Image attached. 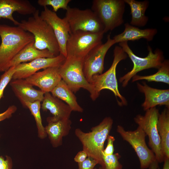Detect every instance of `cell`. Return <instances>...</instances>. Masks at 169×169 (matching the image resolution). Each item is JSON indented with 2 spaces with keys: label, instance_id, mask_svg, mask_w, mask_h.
Wrapping results in <instances>:
<instances>
[{
  "label": "cell",
  "instance_id": "cell-1",
  "mask_svg": "<svg viewBox=\"0 0 169 169\" xmlns=\"http://www.w3.org/2000/svg\"><path fill=\"white\" fill-rule=\"evenodd\" d=\"M0 72L24 47L34 41L33 36L20 27L0 24Z\"/></svg>",
  "mask_w": 169,
  "mask_h": 169
},
{
  "label": "cell",
  "instance_id": "cell-2",
  "mask_svg": "<svg viewBox=\"0 0 169 169\" xmlns=\"http://www.w3.org/2000/svg\"><path fill=\"white\" fill-rule=\"evenodd\" d=\"M113 123L110 117L105 118L97 125L91 128V131H83L76 128L74 134L82 144L83 150L91 157L98 161L103 168L104 164L102 153L104 149V144L110 132Z\"/></svg>",
  "mask_w": 169,
  "mask_h": 169
},
{
  "label": "cell",
  "instance_id": "cell-3",
  "mask_svg": "<svg viewBox=\"0 0 169 169\" xmlns=\"http://www.w3.org/2000/svg\"><path fill=\"white\" fill-rule=\"evenodd\" d=\"M27 20L19 22L17 26L33 34L36 49H47L55 56L58 55L59 46L52 28L41 18L38 9Z\"/></svg>",
  "mask_w": 169,
  "mask_h": 169
},
{
  "label": "cell",
  "instance_id": "cell-4",
  "mask_svg": "<svg viewBox=\"0 0 169 169\" xmlns=\"http://www.w3.org/2000/svg\"><path fill=\"white\" fill-rule=\"evenodd\" d=\"M114 59L110 68L105 72L93 76L89 82L92 86L95 94L98 98L101 91L103 90L111 91L116 97L120 106H126L127 101L126 98L120 93L119 90L116 76V69L118 63L126 59L128 56L120 46L115 47L113 51Z\"/></svg>",
  "mask_w": 169,
  "mask_h": 169
},
{
  "label": "cell",
  "instance_id": "cell-5",
  "mask_svg": "<svg viewBox=\"0 0 169 169\" xmlns=\"http://www.w3.org/2000/svg\"><path fill=\"white\" fill-rule=\"evenodd\" d=\"M84 59L67 56L59 67V72L62 79L74 93L83 88L89 92L91 99L94 101L98 98L92 86L84 77L83 71Z\"/></svg>",
  "mask_w": 169,
  "mask_h": 169
},
{
  "label": "cell",
  "instance_id": "cell-6",
  "mask_svg": "<svg viewBox=\"0 0 169 169\" xmlns=\"http://www.w3.org/2000/svg\"><path fill=\"white\" fill-rule=\"evenodd\" d=\"M125 8L124 0H94L91 9L101 23L105 33L124 23Z\"/></svg>",
  "mask_w": 169,
  "mask_h": 169
},
{
  "label": "cell",
  "instance_id": "cell-7",
  "mask_svg": "<svg viewBox=\"0 0 169 169\" xmlns=\"http://www.w3.org/2000/svg\"><path fill=\"white\" fill-rule=\"evenodd\" d=\"M119 45L133 63L132 69L119 79L123 87H126L132 78L142 70L154 68L158 69L164 60L163 53L159 49L153 51L151 48L147 47L148 55L145 57H139L135 55L129 46L127 42L119 43Z\"/></svg>",
  "mask_w": 169,
  "mask_h": 169
},
{
  "label": "cell",
  "instance_id": "cell-8",
  "mask_svg": "<svg viewBox=\"0 0 169 169\" xmlns=\"http://www.w3.org/2000/svg\"><path fill=\"white\" fill-rule=\"evenodd\" d=\"M159 114L158 109L155 107L146 110L143 115H137L134 120L148 136L149 146L154 154L157 161L161 163L164 162L165 158L162 151L160 138L157 127Z\"/></svg>",
  "mask_w": 169,
  "mask_h": 169
},
{
  "label": "cell",
  "instance_id": "cell-9",
  "mask_svg": "<svg viewBox=\"0 0 169 169\" xmlns=\"http://www.w3.org/2000/svg\"><path fill=\"white\" fill-rule=\"evenodd\" d=\"M116 131L134 150L139 158L141 169L148 168L153 162L156 161L154 154L146 144V135L141 127L138 126L134 131H126L122 126L118 125Z\"/></svg>",
  "mask_w": 169,
  "mask_h": 169
},
{
  "label": "cell",
  "instance_id": "cell-10",
  "mask_svg": "<svg viewBox=\"0 0 169 169\" xmlns=\"http://www.w3.org/2000/svg\"><path fill=\"white\" fill-rule=\"evenodd\" d=\"M104 33L82 31L71 33L66 44L67 56L84 59L91 50L102 43Z\"/></svg>",
  "mask_w": 169,
  "mask_h": 169
},
{
  "label": "cell",
  "instance_id": "cell-11",
  "mask_svg": "<svg viewBox=\"0 0 169 169\" xmlns=\"http://www.w3.org/2000/svg\"><path fill=\"white\" fill-rule=\"evenodd\" d=\"M66 11L64 18L69 24L70 33L77 31L104 32L102 24L91 9L81 10L68 6Z\"/></svg>",
  "mask_w": 169,
  "mask_h": 169
},
{
  "label": "cell",
  "instance_id": "cell-12",
  "mask_svg": "<svg viewBox=\"0 0 169 169\" xmlns=\"http://www.w3.org/2000/svg\"><path fill=\"white\" fill-rule=\"evenodd\" d=\"M115 44L110 34L104 44L97 45L91 50L83 60V71L86 79L89 82L92 77L101 74L104 70V62L105 55L109 49Z\"/></svg>",
  "mask_w": 169,
  "mask_h": 169
},
{
  "label": "cell",
  "instance_id": "cell-13",
  "mask_svg": "<svg viewBox=\"0 0 169 169\" xmlns=\"http://www.w3.org/2000/svg\"><path fill=\"white\" fill-rule=\"evenodd\" d=\"M40 15L52 28L59 46L60 54L66 58V44L70 31L66 19L60 18L47 7H44Z\"/></svg>",
  "mask_w": 169,
  "mask_h": 169
},
{
  "label": "cell",
  "instance_id": "cell-14",
  "mask_svg": "<svg viewBox=\"0 0 169 169\" xmlns=\"http://www.w3.org/2000/svg\"><path fill=\"white\" fill-rule=\"evenodd\" d=\"M66 58L61 54L52 58H39L28 63H22L15 66L12 79H25L41 69L59 67Z\"/></svg>",
  "mask_w": 169,
  "mask_h": 169
},
{
  "label": "cell",
  "instance_id": "cell-15",
  "mask_svg": "<svg viewBox=\"0 0 169 169\" xmlns=\"http://www.w3.org/2000/svg\"><path fill=\"white\" fill-rule=\"evenodd\" d=\"M59 68L52 67L45 69L36 72L25 79L33 86L39 87L44 92H51L62 79Z\"/></svg>",
  "mask_w": 169,
  "mask_h": 169
},
{
  "label": "cell",
  "instance_id": "cell-16",
  "mask_svg": "<svg viewBox=\"0 0 169 169\" xmlns=\"http://www.w3.org/2000/svg\"><path fill=\"white\" fill-rule=\"evenodd\" d=\"M139 91L143 93L145 100L141 106L146 110L157 105H164L169 108V89H159L151 87L146 82L137 83Z\"/></svg>",
  "mask_w": 169,
  "mask_h": 169
},
{
  "label": "cell",
  "instance_id": "cell-17",
  "mask_svg": "<svg viewBox=\"0 0 169 169\" xmlns=\"http://www.w3.org/2000/svg\"><path fill=\"white\" fill-rule=\"evenodd\" d=\"M47 125L45 129L52 146L58 147L62 145L63 137L67 136L71 129L69 119H57L54 116L47 118Z\"/></svg>",
  "mask_w": 169,
  "mask_h": 169
},
{
  "label": "cell",
  "instance_id": "cell-18",
  "mask_svg": "<svg viewBox=\"0 0 169 169\" xmlns=\"http://www.w3.org/2000/svg\"><path fill=\"white\" fill-rule=\"evenodd\" d=\"M10 85L14 93L23 105L25 101L42 102L45 93L37 90L25 79H18L11 81Z\"/></svg>",
  "mask_w": 169,
  "mask_h": 169
},
{
  "label": "cell",
  "instance_id": "cell-19",
  "mask_svg": "<svg viewBox=\"0 0 169 169\" xmlns=\"http://www.w3.org/2000/svg\"><path fill=\"white\" fill-rule=\"evenodd\" d=\"M34 44V41L30 43L18 53L8 63L6 71L12 66L29 62L38 58L55 57L48 50H40L36 49Z\"/></svg>",
  "mask_w": 169,
  "mask_h": 169
},
{
  "label": "cell",
  "instance_id": "cell-20",
  "mask_svg": "<svg viewBox=\"0 0 169 169\" xmlns=\"http://www.w3.org/2000/svg\"><path fill=\"white\" fill-rule=\"evenodd\" d=\"M123 32L115 35L113 38L115 44L129 41H134L143 38L148 41H151L157 33L156 28H149L144 29L132 26L128 23L124 24Z\"/></svg>",
  "mask_w": 169,
  "mask_h": 169
},
{
  "label": "cell",
  "instance_id": "cell-21",
  "mask_svg": "<svg viewBox=\"0 0 169 169\" xmlns=\"http://www.w3.org/2000/svg\"><path fill=\"white\" fill-rule=\"evenodd\" d=\"M42 102L41 108L43 111L49 110L57 119H69L72 111L69 106L49 92L44 93Z\"/></svg>",
  "mask_w": 169,
  "mask_h": 169
},
{
  "label": "cell",
  "instance_id": "cell-22",
  "mask_svg": "<svg viewBox=\"0 0 169 169\" xmlns=\"http://www.w3.org/2000/svg\"><path fill=\"white\" fill-rule=\"evenodd\" d=\"M125 3L128 4L130 8L131 16L130 24L132 26L144 27L147 23L149 18L145 15V12L148 7V0L137 1L135 0H124Z\"/></svg>",
  "mask_w": 169,
  "mask_h": 169
},
{
  "label": "cell",
  "instance_id": "cell-23",
  "mask_svg": "<svg viewBox=\"0 0 169 169\" xmlns=\"http://www.w3.org/2000/svg\"><path fill=\"white\" fill-rule=\"evenodd\" d=\"M51 92L53 96L64 102L72 111L81 113L83 111V109L78 103L74 92L62 79Z\"/></svg>",
  "mask_w": 169,
  "mask_h": 169
},
{
  "label": "cell",
  "instance_id": "cell-24",
  "mask_svg": "<svg viewBox=\"0 0 169 169\" xmlns=\"http://www.w3.org/2000/svg\"><path fill=\"white\" fill-rule=\"evenodd\" d=\"M157 127L162 153L165 158H169V108L166 107L159 114Z\"/></svg>",
  "mask_w": 169,
  "mask_h": 169
},
{
  "label": "cell",
  "instance_id": "cell-25",
  "mask_svg": "<svg viewBox=\"0 0 169 169\" xmlns=\"http://www.w3.org/2000/svg\"><path fill=\"white\" fill-rule=\"evenodd\" d=\"M132 82L145 80L147 81L161 82L169 84V61L164 60L158 71L153 74L141 76L136 74L132 78Z\"/></svg>",
  "mask_w": 169,
  "mask_h": 169
},
{
  "label": "cell",
  "instance_id": "cell-26",
  "mask_svg": "<svg viewBox=\"0 0 169 169\" xmlns=\"http://www.w3.org/2000/svg\"><path fill=\"white\" fill-rule=\"evenodd\" d=\"M41 102L39 101L33 102L25 101L23 105L29 109L34 118L38 129V137L41 139H44L47 136V135L42 123L40 113Z\"/></svg>",
  "mask_w": 169,
  "mask_h": 169
},
{
  "label": "cell",
  "instance_id": "cell-27",
  "mask_svg": "<svg viewBox=\"0 0 169 169\" xmlns=\"http://www.w3.org/2000/svg\"><path fill=\"white\" fill-rule=\"evenodd\" d=\"M120 157V155L118 153L109 155L102 154L104 164L103 169H122V165L119 161Z\"/></svg>",
  "mask_w": 169,
  "mask_h": 169
},
{
  "label": "cell",
  "instance_id": "cell-28",
  "mask_svg": "<svg viewBox=\"0 0 169 169\" xmlns=\"http://www.w3.org/2000/svg\"><path fill=\"white\" fill-rule=\"evenodd\" d=\"M70 0H38V4L41 6L45 7L50 6L53 8V11L56 13L60 9L66 10L68 7V3Z\"/></svg>",
  "mask_w": 169,
  "mask_h": 169
},
{
  "label": "cell",
  "instance_id": "cell-29",
  "mask_svg": "<svg viewBox=\"0 0 169 169\" xmlns=\"http://www.w3.org/2000/svg\"><path fill=\"white\" fill-rule=\"evenodd\" d=\"M15 66H12L4 72L0 77V102L3 96L4 90L8 84L13 78V75L15 72Z\"/></svg>",
  "mask_w": 169,
  "mask_h": 169
},
{
  "label": "cell",
  "instance_id": "cell-30",
  "mask_svg": "<svg viewBox=\"0 0 169 169\" xmlns=\"http://www.w3.org/2000/svg\"><path fill=\"white\" fill-rule=\"evenodd\" d=\"M78 164V169H94L98 163L95 160L88 156L84 161Z\"/></svg>",
  "mask_w": 169,
  "mask_h": 169
},
{
  "label": "cell",
  "instance_id": "cell-31",
  "mask_svg": "<svg viewBox=\"0 0 169 169\" xmlns=\"http://www.w3.org/2000/svg\"><path fill=\"white\" fill-rule=\"evenodd\" d=\"M107 140V144L105 149H104L102 154L106 155H109L114 154V143L115 139L113 136L109 135Z\"/></svg>",
  "mask_w": 169,
  "mask_h": 169
},
{
  "label": "cell",
  "instance_id": "cell-32",
  "mask_svg": "<svg viewBox=\"0 0 169 169\" xmlns=\"http://www.w3.org/2000/svg\"><path fill=\"white\" fill-rule=\"evenodd\" d=\"M6 158L0 156V169H13V163L11 158L6 156Z\"/></svg>",
  "mask_w": 169,
  "mask_h": 169
},
{
  "label": "cell",
  "instance_id": "cell-33",
  "mask_svg": "<svg viewBox=\"0 0 169 169\" xmlns=\"http://www.w3.org/2000/svg\"><path fill=\"white\" fill-rule=\"evenodd\" d=\"M17 110V107L14 105L9 106L5 111L0 113V121L10 118Z\"/></svg>",
  "mask_w": 169,
  "mask_h": 169
},
{
  "label": "cell",
  "instance_id": "cell-34",
  "mask_svg": "<svg viewBox=\"0 0 169 169\" xmlns=\"http://www.w3.org/2000/svg\"><path fill=\"white\" fill-rule=\"evenodd\" d=\"M87 157V153L82 150L77 153L74 158V160L78 163H80L84 161Z\"/></svg>",
  "mask_w": 169,
  "mask_h": 169
},
{
  "label": "cell",
  "instance_id": "cell-35",
  "mask_svg": "<svg viewBox=\"0 0 169 169\" xmlns=\"http://www.w3.org/2000/svg\"><path fill=\"white\" fill-rule=\"evenodd\" d=\"M148 168V169H159L158 163L156 161L154 162Z\"/></svg>",
  "mask_w": 169,
  "mask_h": 169
},
{
  "label": "cell",
  "instance_id": "cell-36",
  "mask_svg": "<svg viewBox=\"0 0 169 169\" xmlns=\"http://www.w3.org/2000/svg\"><path fill=\"white\" fill-rule=\"evenodd\" d=\"M162 169H169V158H165Z\"/></svg>",
  "mask_w": 169,
  "mask_h": 169
},
{
  "label": "cell",
  "instance_id": "cell-37",
  "mask_svg": "<svg viewBox=\"0 0 169 169\" xmlns=\"http://www.w3.org/2000/svg\"><path fill=\"white\" fill-rule=\"evenodd\" d=\"M94 169H97L96 168H95ZM98 169H103V168L101 167H99V168Z\"/></svg>",
  "mask_w": 169,
  "mask_h": 169
}]
</instances>
